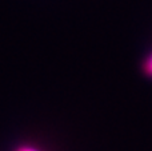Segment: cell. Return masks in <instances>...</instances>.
Here are the masks:
<instances>
[{
	"instance_id": "obj_2",
	"label": "cell",
	"mask_w": 152,
	"mask_h": 151,
	"mask_svg": "<svg viewBox=\"0 0 152 151\" xmlns=\"http://www.w3.org/2000/svg\"><path fill=\"white\" fill-rule=\"evenodd\" d=\"M15 151H42V150L34 146H28V144H21V146L16 147Z\"/></svg>"
},
{
	"instance_id": "obj_1",
	"label": "cell",
	"mask_w": 152,
	"mask_h": 151,
	"mask_svg": "<svg viewBox=\"0 0 152 151\" xmlns=\"http://www.w3.org/2000/svg\"><path fill=\"white\" fill-rule=\"evenodd\" d=\"M142 71H143V74H144L147 78H151V79H152V52L144 59V60H143Z\"/></svg>"
}]
</instances>
